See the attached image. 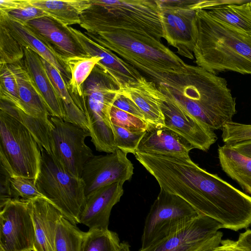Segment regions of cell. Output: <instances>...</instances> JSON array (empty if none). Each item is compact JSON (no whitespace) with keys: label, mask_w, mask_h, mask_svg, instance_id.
I'll return each instance as SVG.
<instances>
[{"label":"cell","mask_w":251,"mask_h":251,"mask_svg":"<svg viewBox=\"0 0 251 251\" xmlns=\"http://www.w3.org/2000/svg\"><path fill=\"white\" fill-rule=\"evenodd\" d=\"M123 185L121 182H114L87 196L80 216V224L89 229H108L111 212L123 195Z\"/></svg>","instance_id":"15"},{"label":"cell","mask_w":251,"mask_h":251,"mask_svg":"<svg viewBox=\"0 0 251 251\" xmlns=\"http://www.w3.org/2000/svg\"><path fill=\"white\" fill-rule=\"evenodd\" d=\"M251 0H195L193 4L194 10L197 9H208L209 8L226 4H240L250 2Z\"/></svg>","instance_id":"41"},{"label":"cell","mask_w":251,"mask_h":251,"mask_svg":"<svg viewBox=\"0 0 251 251\" xmlns=\"http://www.w3.org/2000/svg\"></svg>","instance_id":"50"},{"label":"cell","mask_w":251,"mask_h":251,"mask_svg":"<svg viewBox=\"0 0 251 251\" xmlns=\"http://www.w3.org/2000/svg\"><path fill=\"white\" fill-rule=\"evenodd\" d=\"M16 76L22 110L35 118L50 122V114L44 99L23 60L10 64Z\"/></svg>","instance_id":"23"},{"label":"cell","mask_w":251,"mask_h":251,"mask_svg":"<svg viewBox=\"0 0 251 251\" xmlns=\"http://www.w3.org/2000/svg\"><path fill=\"white\" fill-rule=\"evenodd\" d=\"M117 251H131L129 244L126 242L121 243L120 248Z\"/></svg>","instance_id":"48"},{"label":"cell","mask_w":251,"mask_h":251,"mask_svg":"<svg viewBox=\"0 0 251 251\" xmlns=\"http://www.w3.org/2000/svg\"><path fill=\"white\" fill-rule=\"evenodd\" d=\"M115 143L118 149L126 153L135 154L145 131L134 132L113 124Z\"/></svg>","instance_id":"36"},{"label":"cell","mask_w":251,"mask_h":251,"mask_svg":"<svg viewBox=\"0 0 251 251\" xmlns=\"http://www.w3.org/2000/svg\"><path fill=\"white\" fill-rule=\"evenodd\" d=\"M165 126L190 144L194 149L208 151L217 136L214 130L206 127L175 103L166 99L161 105Z\"/></svg>","instance_id":"13"},{"label":"cell","mask_w":251,"mask_h":251,"mask_svg":"<svg viewBox=\"0 0 251 251\" xmlns=\"http://www.w3.org/2000/svg\"><path fill=\"white\" fill-rule=\"evenodd\" d=\"M120 245L116 232L108 229H89L86 232L81 251H117Z\"/></svg>","instance_id":"31"},{"label":"cell","mask_w":251,"mask_h":251,"mask_svg":"<svg viewBox=\"0 0 251 251\" xmlns=\"http://www.w3.org/2000/svg\"><path fill=\"white\" fill-rule=\"evenodd\" d=\"M25 24L65 60L73 57L91 56L72 32L69 26L50 16L42 17Z\"/></svg>","instance_id":"14"},{"label":"cell","mask_w":251,"mask_h":251,"mask_svg":"<svg viewBox=\"0 0 251 251\" xmlns=\"http://www.w3.org/2000/svg\"><path fill=\"white\" fill-rule=\"evenodd\" d=\"M222 228L221 225L215 220L199 215L166 238L138 251H171L186 243L210 238Z\"/></svg>","instance_id":"19"},{"label":"cell","mask_w":251,"mask_h":251,"mask_svg":"<svg viewBox=\"0 0 251 251\" xmlns=\"http://www.w3.org/2000/svg\"><path fill=\"white\" fill-rule=\"evenodd\" d=\"M250 4V7H251V1H250V2L249 3Z\"/></svg>","instance_id":"49"},{"label":"cell","mask_w":251,"mask_h":251,"mask_svg":"<svg viewBox=\"0 0 251 251\" xmlns=\"http://www.w3.org/2000/svg\"><path fill=\"white\" fill-rule=\"evenodd\" d=\"M85 234L86 232L61 216L57 223L55 251H81Z\"/></svg>","instance_id":"30"},{"label":"cell","mask_w":251,"mask_h":251,"mask_svg":"<svg viewBox=\"0 0 251 251\" xmlns=\"http://www.w3.org/2000/svg\"><path fill=\"white\" fill-rule=\"evenodd\" d=\"M155 83L170 85L186 71L185 63L161 41L116 32H84Z\"/></svg>","instance_id":"4"},{"label":"cell","mask_w":251,"mask_h":251,"mask_svg":"<svg viewBox=\"0 0 251 251\" xmlns=\"http://www.w3.org/2000/svg\"><path fill=\"white\" fill-rule=\"evenodd\" d=\"M222 130L225 144L232 145L251 140V125L231 121L226 123Z\"/></svg>","instance_id":"37"},{"label":"cell","mask_w":251,"mask_h":251,"mask_svg":"<svg viewBox=\"0 0 251 251\" xmlns=\"http://www.w3.org/2000/svg\"><path fill=\"white\" fill-rule=\"evenodd\" d=\"M0 101V110L20 122L31 133L41 148L51 154L50 137L53 127L51 121L48 122L35 118L11 103L2 100Z\"/></svg>","instance_id":"27"},{"label":"cell","mask_w":251,"mask_h":251,"mask_svg":"<svg viewBox=\"0 0 251 251\" xmlns=\"http://www.w3.org/2000/svg\"><path fill=\"white\" fill-rule=\"evenodd\" d=\"M158 86L167 100L213 130H222L236 113L226 79L198 66L187 64L171 85Z\"/></svg>","instance_id":"1"},{"label":"cell","mask_w":251,"mask_h":251,"mask_svg":"<svg viewBox=\"0 0 251 251\" xmlns=\"http://www.w3.org/2000/svg\"><path fill=\"white\" fill-rule=\"evenodd\" d=\"M25 66L33 79L51 116L64 119L63 103L56 92L40 56L28 48H24Z\"/></svg>","instance_id":"22"},{"label":"cell","mask_w":251,"mask_h":251,"mask_svg":"<svg viewBox=\"0 0 251 251\" xmlns=\"http://www.w3.org/2000/svg\"><path fill=\"white\" fill-rule=\"evenodd\" d=\"M193 149L187 141L165 126L148 124L136 152L188 156Z\"/></svg>","instance_id":"20"},{"label":"cell","mask_w":251,"mask_h":251,"mask_svg":"<svg viewBox=\"0 0 251 251\" xmlns=\"http://www.w3.org/2000/svg\"><path fill=\"white\" fill-rule=\"evenodd\" d=\"M211 251H246L237 245L236 242L229 239L222 240L220 245Z\"/></svg>","instance_id":"44"},{"label":"cell","mask_w":251,"mask_h":251,"mask_svg":"<svg viewBox=\"0 0 251 251\" xmlns=\"http://www.w3.org/2000/svg\"><path fill=\"white\" fill-rule=\"evenodd\" d=\"M113 106L145 120L144 114L138 106L131 100L123 95L120 94Z\"/></svg>","instance_id":"39"},{"label":"cell","mask_w":251,"mask_h":251,"mask_svg":"<svg viewBox=\"0 0 251 251\" xmlns=\"http://www.w3.org/2000/svg\"><path fill=\"white\" fill-rule=\"evenodd\" d=\"M198 38L193 53L197 66L217 75L227 71L251 75V37L197 9Z\"/></svg>","instance_id":"2"},{"label":"cell","mask_w":251,"mask_h":251,"mask_svg":"<svg viewBox=\"0 0 251 251\" xmlns=\"http://www.w3.org/2000/svg\"><path fill=\"white\" fill-rule=\"evenodd\" d=\"M41 151L40 170L35 180L37 188L65 218L75 225L80 224L86 199L83 180L70 174L44 149Z\"/></svg>","instance_id":"5"},{"label":"cell","mask_w":251,"mask_h":251,"mask_svg":"<svg viewBox=\"0 0 251 251\" xmlns=\"http://www.w3.org/2000/svg\"><path fill=\"white\" fill-rule=\"evenodd\" d=\"M24 48L0 24V64H14L24 60Z\"/></svg>","instance_id":"32"},{"label":"cell","mask_w":251,"mask_h":251,"mask_svg":"<svg viewBox=\"0 0 251 251\" xmlns=\"http://www.w3.org/2000/svg\"><path fill=\"white\" fill-rule=\"evenodd\" d=\"M250 2L226 4L204 10L213 18L251 37Z\"/></svg>","instance_id":"29"},{"label":"cell","mask_w":251,"mask_h":251,"mask_svg":"<svg viewBox=\"0 0 251 251\" xmlns=\"http://www.w3.org/2000/svg\"><path fill=\"white\" fill-rule=\"evenodd\" d=\"M112 124L134 132H144L148 124L143 120L112 106L110 111Z\"/></svg>","instance_id":"35"},{"label":"cell","mask_w":251,"mask_h":251,"mask_svg":"<svg viewBox=\"0 0 251 251\" xmlns=\"http://www.w3.org/2000/svg\"><path fill=\"white\" fill-rule=\"evenodd\" d=\"M218 153L223 171L251 195V158L227 144L219 146Z\"/></svg>","instance_id":"24"},{"label":"cell","mask_w":251,"mask_h":251,"mask_svg":"<svg viewBox=\"0 0 251 251\" xmlns=\"http://www.w3.org/2000/svg\"><path fill=\"white\" fill-rule=\"evenodd\" d=\"M50 120L51 154L70 174L81 178L84 165L94 156L85 142L89 131L60 118L50 116Z\"/></svg>","instance_id":"8"},{"label":"cell","mask_w":251,"mask_h":251,"mask_svg":"<svg viewBox=\"0 0 251 251\" xmlns=\"http://www.w3.org/2000/svg\"><path fill=\"white\" fill-rule=\"evenodd\" d=\"M0 24L5 26L24 48H29L48 61L68 81L71 78L70 71L65 60L50 46L36 36L25 24L12 19L2 12H0Z\"/></svg>","instance_id":"18"},{"label":"cell","mask_w":251,"mask_h":251,"mask_svg":"<svg viewBox=\"0 0 251 251\" xmlns=\"http://www.w3.org/2000/svg\"><path fill=\"white\" fill-rule=\"evenodd\" d=\"M31 204L35 230L33 251H55L57 223L62 214L44 198L33 199Z\"/></svg>","instance_id":"21"},{"label":"cell","mask_w":251,"mask_h":251,"mask_svg":"<svg viewBox=\"0 0 251 251\" xmlns=\"http://www.w3.org/2000/svg\"><path fill=\"white\" fill-rule=\"evenodd\" d=\"M9 177L6 171L0 167V208L12 199Z\"/></svg>","instance_id":"40"},{"label":"cell","mask_w":251,"mask_h":251,"mask_svg":"<svg viewBox=\"0 0 251 251\" xmlns=\"http://www.w3.org/2000/svg\"><path fill=\"white\" fill-rule=\"evenodd\" d=\"M35 230L31 200L12 199L0 212V251H33Z\"/></svg>","instance_id":"10"},{"label":"cell","mask_w":251,"mask_h":251,"mask_svg":"<svg viewBox=\"0 0 251 251\" xmlns=\"http://www.w3.org/2000/svg\"><path fill=\"white\" fill-rule=\"evenodd\" d=\"M195 0H157L159 6L163 38L175 48L179 55L194 59L198 38Z\"/></svg>","instance_id":"9"},{"label":"cell","mask_w":251,"mask_h":251,"mask_svg":"<svg viewBox=\"0 0 251 251\" xmlns=\"http://www.w3.org/2000/svg\"><path fill=\"white\" fill-rule=\"evenodd\" d=\"M40 58L56 92L63 103L65 114L63 120L88 130L85 116L75 102L68 89V80L52 65L41 57Z\"/></svg>","instance_id":"26"},{"label":"cell","mask_w":251,"mask_h":251,"mask_svg":"<svg viewBox=\"0 0 251 251\" xmlns=\"http://www.w3.org/2000/svg\"><path fill=\"white\" fill-rule=\"evenodd\" d=\"M30 3V0H0V12L8 13L20 9Z\"/></svg>","instance_id":"42"},{"label":"cell","mask_w":251,"mask_h":251,"mask_svg":"<svg viewBox=\"0 0 251 251\" xmlns=\"http://www.w3.org/2000/svg\"><path fill=\"white\" fill-rule=\"evenodd\" d=\"M199 215L183 199L160 189L145 220L141 249L160 241Z\"/></svg>","instance_id":"7"},{"label":"cell","mask_w":251,"mask_h":251,"mask_svg":"<svg viewBox=\"0 0 251 251\" xmlns=\"http://www.w3.org/2000/svg\"><path fill=\"white\" fill-rule=\"evenodd\" d=\"M9 181L12 199L32 200L38 198L46 199L37 188L34 179L10 176Z\"/></svg>","instance_id":"34"},{"label":"cell","mask_w":251,"mask_h":251,"mask_svg":"<svg viewBox=\"0 0 251 251\" xmlns=\"http://www.w3.org/2000/svg\"><path fill=\"white\" fill-rule=\"evenodd\" d=\"M223 236V233L218 231L203 247L198 251H211L220 245Z\"/></svg>","instance_id":"47"},{"label":"cell","mask_w":251,"mask_h":251,"mask_svg":"<svg viewBox=\"0 0 251 251\" xmlns=\"http://www.w3.org/2000/svg\"><path fill=\"white\" fill-rule=\"evenodd\" d=\"M4 13L12 19L22 24H26L33 20L49 16L44 10L31 4L30 2L29 4L20 9Z\"/></svg>","instance_id":"38"},{"label":"cell","mask_w":251,"mask_h":251,"mask_svg":"<svg viewBox=\"0 0 251 251\" xmlns=\"http://www.w3.org/2000/svg\"><path fill=\"white\" fill-rule=\"evenodd\" d=\"M80 26L92 33L116 32L161 41L163 31L157 0H90Z\"/></svg>","instance_id":"3"},{"label":"cell","mask_w":251,"mask_h":251,"mask_svg":"<svg viewBox=\"0 0 251 251\" xmlns=\"http://www.w3.org/2000/svg\"><path fill=\"white\" fill-rule=\"evenodd\" d=\"M211 238L205 240L186 243L171 251H198L203 247Z\"/></svg>","instance_id":"43"},{"label":"cell","mask_w":251,"mask_h":251,"mask_svg":"<svg viewBox=\"0 0 251 251\" xmlns=\"http://www.w3.org/2000/svg\"><path fill=\"white\" fill-rule=\"evenodd\" d=\"M236 242L238 246L246 251H251V229L241 233Z\"/></svg>","instance_id":"45"},{"label":"cell","mask_w":251,"mask_h":251,"mask_svg":"<svg viewBox=\"0 0 251 251\" xmlns=\"http://www.w3.org/2000/svg\"><path fill=\"white\" fill-rule=\"evenodd\" d=\"M30 2L67 26L80 25L81 14L91 6L90 0H30Z\"/></svg>","instance_id":"25"},{"label":"cell","mask_w":251,"mask_h":251,"mask_svg":"<svg viewBox=\"0 0 251 251\" xmlns=\"http://www.w3.org/2000/svg\"><path fill=\"white\" fill-rule=\"evenodd\" d=\"M0 100L22 109L16 76L10 64H0Z\"/></svg>","instance_id":"33"},{"label":"cell","mask_w":251,"mask_h":251,"mask_svg":"<svg viewBox=\"0 0 251 251\" xmlns=\"http://www.w3.org/2000/svg\"><path fill=\"white\" fill-rule=\"evenodd\" d=\"M41 147L29 131L0 110V161L10 176L35 180L40 172Z\"/></svg>","instance_id":"6"},{"label":"cell","mask_w":251,"mask_h":251,"mask_svg":"<svg viewBox=\"0 0 251 251\" xmlns=\"http://www.w3.org/2000/svg\"><path fill=\"white\" fill-rule=\"evenodd\" d=\"M120 94L138 106L148 124L165 126L161 105L166 98L155 83L143 76L136 81L121 85Z\"/></svg>","instance_id":"16"},{"label":"cell","mask_w":251,"mask_h":251,"mask_svg":"<svg viewBox=\"0 0 251 251\" xmlns=\"http://www.w3.org/2000/svg\"><path fill=\"white\" fill-rule=\"evenodd\" d=\"M100 60L97 56L73 57L65 60L71 75L67 87L79 108L84 100L83 85Z\"/></svg>","instance_id":"28"},{"label":"cell","mask_w":251,"mask_h":251,"mask_svg":"<svg viewBox=\"0 0 251 251\" xmlns=\"http://www.w3.org/2000/svg\"><path fill=\"white\" fill-rule=\"evenodd\" d=\"M229 145L240 153L251 158V140Z\"/></svg>","instance_id":"46"},{"label":"cell","mask_w":251,"mask_h":251,"mask_svg":"<svg viewBox=\"0 0 251 251\" xmlns=\"http://www.w3.org/2000/svg\"><path fill=\"white\" fill-rule=\"evenodd\" d=\"M127 153L120 149L106 155H94L84 165L81 178L86 197L97 189L116 182L130 180L133 166Z\"/></svg>","instance_id":"12"},{"label":"cell","mask_w":251,"mask_h":251,"mask_svg":"<svg viewBox=\"0 0 251 251\" xmlns=\"http://www.w3.org/2000/svg\"><path fill=\"white\" fill-rule=\"evenodd\" d=\"M69 28L90 56L100 57L97 65L104 69L120 86L136 81L143 76L130 64L89 38L84 33L70 26Z\"/></svg>","instance_id":"17"},{"label":"cell","mask_w":251,"mask_h":251,"mask_svg":"<svg viewBox=\"0 0 251 251\" xmlns=\"http://www.w3.org/2000/svg\"><path fill=\"white\" fill-rule=\"evenodd\" d=\"M120 86L102 67L96 65L83 85L84 114L92 124L108 121L113 103L120 95Z\"/></svg>","instance_id":"11"}]
</instances>
